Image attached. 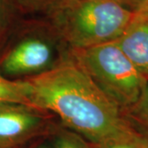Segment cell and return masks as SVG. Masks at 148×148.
<instances>
[{
	"instance_id": "6da1fadb",
	"label": "cell",
	"mask_w": 148,
	"mask_h": 148,
	"mask_svg": "<svg viewBox=\"0 0 148 148\" xmlns=\"http://www.w3.org/2000/svg\"><path fill=\"white\" fill-rule=\"evenodd\" d=\"M32 105L52 114L58 123L92 144L128 125L120 108L102 91L72 56L45 73L25 79Z\"/></svg>"
},
{
	"instance_id": "7a4b0ae2",
	"label": "cell",
	"mask_w": 148,
	"mask_h": 148,
	"mask_svg": "<svg viewBox=\"0 0 148 148\" xmlns=\"http://www.w3.org/2000/svg\"><path fill=\"white\" fill-rule=\"evenodd\" d=\"M45 12L72 50L115 41L137 14L120 0H54Z\"/></svg>"
},
{
	"instance_id": "3957f363",
	"label": "cell",
	"mask_w": 148,
	"mask_h": 148,
	"mask_svg": "<svg viewBox=\"0 0 148 148\" xmlns=\"http://www.w3.org/2000/svg\"><path fill=\"white\" fill-rule=\"evenodd\" d=\"M72 54L95 85L122 112L138 102L147 85L148 80L116 41L74 49Z\"/></svg>"
},
{
	"instance_id": "277c9868",
	"label": "cell",
	"mask_w": 148,
	"mask_h": 148,
	"mask_svg": "<svg viewBox=\"0 0 148 148\" xmlns=\"http://www.w3.org/2000/svg\"><path fill=\"white\" fill-rule=\"evenodd\" d=\"M71 56L72 49L47 21L36 22L1 58L0 73L27 79L56 68Z\"/></svg>"
},
{
	"instance_id": "5b68a950",
	"label": "cell",
	"mask_w": 148,
	"mask_h": 148,
	"mask_svg": "<svg viewBox=\"0 0 148 148\" xmlns=\"http://www.w3.org/2000/svg\"><path fill=\"white\" fill-rule=\"evenodd\" d=\"M58 123L49 112L17 103H0V148H23L49 136Z\"/></svg>"
},
{
	"instance_id": "8992f818",
	"label": "cell",
	"mask_w": 148,
	"mask_h": 148,
	"mask_svg": "<svg viewBox=\"0 0 148 148\" xmlns=\"http://www.w3.org/2000/svg\"><path fill=\"white\" fill-rule=\"evenodd\" d=\"M115 41L148 80V11L137 12L126 31Z\"/></svg>"
},
{
	"instance_id": "52a82bcc",
	"label": "cell",
	"mask_w": 148,
	"mask_h": 148,
	"mask_svg": "<svg viewBox=\"0 0 148 148\" xmlns=\"http://www.w3.org/2000/svg\"><path fill=\"white\" fill-rule=\"evenodd\" d=\"M0 103H17L32 106L30 86L25 79H10L0 73Z\"/></svg>"
},
{
	"instance_id": "ba28073f",
	"label": "cell",
	"mask_w": 148,
	"mask_h": 148,
	"mask_svg": "<svg viewBox=\"0 0 148 148\" xmlns=\"http://www.w3.org/2000/svg\"><path fill=\"white\" fill-rule=\"evenodd\" d=\"M92 146L94 148H148V138L128 123L127 127L114 136Z\"/></svg>"
},
{
	"instance_id": "9c48e42d",
	"label": "cell",
	"mask_w": 148,
	"mask_h": 148,
	"mask_svg": "<svg viewBox=\"0 0 148 148\" xmlns=\"http://www.w3.org/2000/svg\"><path fill=\"white\" fill-rule=\"evenodd\" d=\"M123 114L132 127L148 138V82L138 102Z\"/></svg>"
},
{
	"instance_id": "30bf717a",
	"label": "cell",
	"mask_w": 148,
	"mask_h": 148,
	"mask_svg": "<svg viewBox=\"0 0 148 148\" xmlns=\"http://www.w3.org/2000/svg\"><path fill=\"white\" fill-rule=\"evenodd\" d=\"M53 148H94L92 144L77 133L58 123L48 136Z\"/></svg>"
},
{
	"instance_id": "8fae6325",
	"label": "cell",
	"mask_w": 148,
	"mask_h": 148,
	"mask_svg": "<svg viewBox=\"0 0 148 148\" xmlns=\"http://www.w3.org/2000/svg\"><path fill=\"white\" fill-rule=\"evenodd\" d=\"M20 8L28 11H45L54 0H12Z\"/></svg>"
},
{
	"instance_id": "7c38bea8",
	"label": "cell",
	"mask_w": 148,
	"mask_h": 148,
	"mask_svg": "<svg viewBox=\"0 0 148 148\" xmlns=\"http://www.w3.org/2000/svg\"><path fill=\"white\" fill-rule=\"evenodd\" d=\"M120 1L134 12L148 11V0H120Z\"/></svg>"
},
{
	"instance_id": "4fadbf2b",
	"label": "cell",
	"mask_w": 148,
	"mask_h": 148,
	"mask_svg": "<svg viewBox=\"0 0 148 148\" xmlns=\"http://www.w3.org/2000/svg\"><path fill=\"white\" fill-rule=\"evenodd\" d=\"M23 148H53L50 141L47 137L40 138L38 140L34 141L33 143L28 144Z\"/></svg>"
}]
</instances>
